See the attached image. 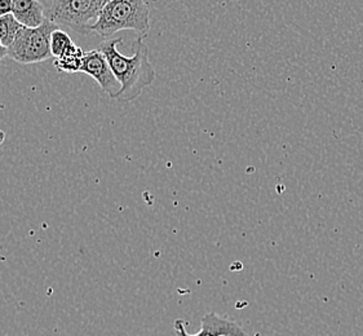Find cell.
Returning a JSON list of instances; mask_svg holds the SVG:
<instances>
[{
  "mask_svg": "<svg viewBox=\"0 0 363 336\" xmlns=\"http://www.w3.org/2000/svg\"><path fill=\"white\" fill-rule=\"evenodd\" d=\"M201 323L202 326L199 332L188 334L185 329L186 322L184 320H176L174 331L177 336H250L238 322L233 321L226 315H220L215 312L204 315Z\"/></svg>",
  "mask_w": 363,
  "mask_h": 336,
  "instance_id": "cell-5",
  "label": "cell"
},
{
  "mask_svg": "<svg viewBox=\"0 0 363 336\" xmlns=\"http://www.w3.org/2000/svg\"><path fill=\"white\" fill-rule=\"evenodd\" d=\"M109 0H53L45 11V18L67 26L79 34L91 33V26L101 15Z\"/></svg>",
  "mask_w": 363,
  "mask_h": 336,
  "instance_id": "cell-3",
  "label": "cell"
},
{
  "mask_svg": "<svg viewBox=\"0 0 363 336\" xmlns=\"http://www.w3.org/2000/svg\"><path fill=\"white\" fill-rule=\"evenodd\" d=\"M73 44V39L66 31L61 29L53 30V33L51 34L52 57L57 59Z\"/></svg>",
  "mask_w": 363,
  "mask_h": 336,
  "instance_id": "cell-10",
  "label": "cell"
},
{
  "mask_svg": "<svg viewBox=\"0 0 363 336\" xmlns=\"http://www.w3.org/2000/svg\"><path fill=\"white\" fill-rule=\"evenodd\" d=\"M84 55L86 52L74 43L60 57L55 60V66L57 67L58 72L69 74L80 73Z\"/></svg>",
  "mask_w": 363,
  "mask_h": 336,
  "instance_id": "cell-8",
  "label": "cell"
},
{
  "mask_svg": "<svg viewBox=\"0 0 363 336\" xmlns=\"http://www.w3.org/2000/svg\"><path fill=\"white\" fill-rule=\"evenodd\" d=\"M8 56V48H6L4 45L0 44V61L3 59H6Z\"/></svg>",
  "mask_w": 363,
  "mask_h": 336,
  "instance_id": "cell-12",
  "label": "cell"
},
{
  "mask_svg": "<svg viewBox=\"0 0 363 336\" xmlns=\"http://www.w3.org/2000/svg\"><path fill=\"white\" fill-rule=\"evenodd\" d=\"M123 38H109L99 44V51L108 60L113 73L121 83V92L116 96L118 103H128L138 99L144 89L155 81V69L149 60L147 45L138 37L133 42V55L127 57L118 51Z\"/></svg>",
  "mask_w": 363,
  "mask_h": 336,
  "instance_id": "cell-1",
  "label": "cell"
},
{
  "mask_svg": "<svg viewBox=\"0 0 363 336\" xmlns=\"http://www.w3.org/2000/svg\"><path fill=\"white\" fill-rule=\"evenodd\" d=\"M56 29H58L57 25L48 18L35 29L23 26L13 44L8 48V57L23 65L51 59V34Z\"/></svg>",
  "mask_w": 363,
  "mask_h": 336,
  "instance_id": "cell-4",
  "label": "cell"
},
{
  "mask_svg": "<svg viewBox=\"0 0 363 336\" xmlns=\"http://www.w3.org/2000/svg\"><path fill=\"white\" fill-rule=\"evenodd\" d=\"M80 73L92 77L99 83V86L104 89V92L113 100L121 92V88H122L121 83L118 82L116 75L113 73L108 60L99 50L86 52Z\"/></svg>",
  "mask_w": 363,
  "mask_h": 336,
  "instance_id": "cell-6",
  "label": "cell"
},
{
  "mask_svg": "<svg viewBox=\"0 0 363 336\" xmlns=\"http://www.w3.org/2000/svg\"><path fill=\"white\" fill-rule=\"evenodd\" d=\"M12 15L25 28L35 29L45 21V11L39 0H12Z\"/></svg>",
  "mask_w": 363,
  "mask_h": 336,
  "instance_id": "cell-7",
  "label": "cell"
},
{
  "mask_svg": "<svg viewBox=\"0 0 363 336\" xmlns=\"http://www.w3.org/2000/svg\"><path fill=\"white\" fill-rule=\"evenodd\" d=\"M12 6H13L12 0H0V18L3 16L12 13Z\"/></svg>",
  "mask_w": 363,
  "mask_h": 336,
  "instance_id": "cell-11",
  "label": "cell"
},
{
  "mask_svg": "<svg viewBox=\"0 0 363 336\" xmlns=\"http://www.w3.org/2000/svg\"><path fill=\"white\" fill-rule=\"evenodd\" d=\"M150 29V11L145 0H109L91 33L110 38L122 30L146 34Z\"/></svg>",
  "mask_w": 363,
  "mask_h": 336,
  "instance_id": "cell-2",
  "label": "cell"
},
{
  "mask_svg": "<svg viewBox=\"0 0 363 336\" xmlns=\"http://www.w3.org/2000/svg\"><path fill=\"white\" fill-rule=\"evenodd\" d=\"M22 28L23 26L16 20L15 16L12 13L3 16L0 18V44L6 48H9L15 42L16 37L18 35Z\"/></svg>",
  "mask_w": 363,
  "mask_h": 336,
  "instance_id": "cell-9",
  "label": "cell"
}]
</instances>
